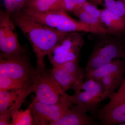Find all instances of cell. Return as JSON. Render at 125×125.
I'll return each mask as SVG.
<instances>
[{"label": "cell", "instance_id": "6da1fadb", "mask_svg": "<svg viewBox=\"0 0 125 125\" xmlns=\"http://www.w3.org/2000/svg\"><path fill=\"white\" fill-rule=\"evenodd\" d=\"M17 26L32 47L37 61L36 68H45L44 58L58 43L70 33L57 31L38 22L23 12L15 18Z\"/></svg>", "mask_w": 125, "mask_h": 125}, {"label": "cell", "instance_id": "7a4b0ae2", "mask_svg": "<svg viewBox=\"0 0 125 125\" xmlns=\"http://www.w3.org/2000/svg\"><path fill=\"white\" fill-rule=\"evenodd\" d=\"M101 34L94 43L85 67L84 72L96 69L115 59H125L124 42L116 37Z\"/></svg>", "mask_w": 125, "mask_h": 125}, {"label": "cell", "instance_id": "3957f363", "mask_svg": "<svg viewBox=\"0 0 125 125\" xmlns=\"http://www.w3.org/2000/svg\"><path fill=\"white\" fill-rule=\"evenodd\" d=\"M22 10L24 14L37 22L60 32H84L92 33L96 32L95 28L74 19L62 10L39 13L24 9Z\"/></svg>", "mask_w": 125, "mask_h": 125}, {"label": "cell", "instance_id": "277c9868", "mask_svg": "<svg viewBox=\"0 0 125 125\" xmlns=\"http://www.w3.org/2000/svg\"><path fill=\"white\" fill-rule=\"evenodd\" d=\"M73 89V95L66 94L68 99L73 104L80 105L94 117H96L101 103L109 98L101 84L92 79H85L84 82L76 85Z\"/></svg>", "mask_w": 125, "mask_h": 125}, {"label": "cell", "instance_id": "5b68a950", "mask_svg": "<svg viewBox=\"0 0 125 125\" xmlns=\"http://www.w3.org/2000/svg\"><path fill=\"white\" fill-rule=\"evenodd\" d=\"M64 92L61 102L54 104H47L34 99L29 108L33 118V125H52L64 116L73 104Z\"/></svg>", "mask_w": 125, "mask_h": 125}, {"label": "cell", "instance_id": "8992f818", "mask_svg": "<svg viewBox=\"0 0 125 125\" xmlns=\"http://www.w3.org/2000/svg\"><path fill=\"white\" fill-rule=\"evenodd\" d=\"M36 85L35 99L47 104H54L61 102L64 92L54 79L52 69L36 67L34 77Z\"/></svg>", "mask_w": 125, "mask_h": 125}, {"label": "cell", "instance_id": "52a82bcc", "mask_svg": "<svg viewBox=\"0 0 125 125\" xmlns=\"http://www.w3.org/2000/svg\"><path fill=\"white\" fill-rule=\"evenodd\" d=\"M36 68L25 54L12 57L0 56V75L7 76L28 84L34 83Z\"/></svg>", "mask_w": 125, "mask_h": 125}, {"label": "cell", "instance_id": "ba28073f", "mask_svg": "<svg viewBox=\"0 0 125 125\" xmlns=\"http://www.w3.org/2000/svg\"><path fill=\"white\" fill-rule=\"evenodd\" d=\"M84 42L78 32L70 33L48 54L53 67L78 59Z\"/></svg>", "mask_w": 125, "mask_h": 125}, {"label": "cell", "instance_id": "9c48e42d", "mask_svg": "<svg viewBox=\"0 0 125 125\" xmlns=\"http://www.w3.org/2000/svg\"><path fill=\"white\" fill-rule=\"evenodd\" d=\"M0 56L12 57L25 54L21 45L13 23L7 12H0Z\"/></svg>", "mask_w": 125, "mask_h": 125}, {"label": "cell", "instance_id": "30bf717a", "mask_svg": "<svg viewBox=\"0 0 125 125\" xmlns=\"http://www.w3.org/2000/svg\"><path fill=\"white\" fill-rule=\"evenodd\" d=\"M52 73L64 92L73 89L85 78L84 71L80 66L78 59L53 67Z\"/></svg>", "mask_w": 125, "mask_h": 125}, {"label": "cell", "instance_id": "8fae6325", "mask_svg": "<svg viewBox=\"0 0 125 125\" xmlns=\"http://www.w3.org/2000/svg\"><path fill=\"white\" fill-rule=\"evenodd\" d=\"M35 89L36 85L33 84L19 89L0 90V113L6 111L11 116Z\"/></svg>", "mask_w": 125, "mask_h": 125}, {"label": "cell", "instance_id": "7c38bea8", "mask_svg": "<svg viewBox=\"0 0 125 125\" xmlns=\"http://www.w3.org/2000/svg\"><path fill=\"white\" fill-rule=\"evenodd\" d=\"M87 112L80 105L75 104L67 111L60 119L52 125H100L93 116H89Z\"/></svg>", "mask_w": 125, "mask_h": 125}, {"label": "cell", "instance_id": "4fadbf2b", "mask_svg": "<svg viewBox=\"0 0 125 125\" xmlns=\"http://www.w3.org/2000/svg\"><path fill=\"white\" fill-rule=\"evenodd\" d=\"M96 117L101 125H120L125 122V102L108 108L99 109Z\"/></svg>", "mask_w": 125, "mask_h": 125}, {"label": "cell", "instance_id": "5bb4252c", "mask_svg": "<svg viewBox=\"0 0 125 125\" xmlns=\"http://www.w3.org/2000/svg\"><path fill=\"white\" fill-rule=\"evenodd\" d=\"M125 66V59H115L96 69L84 72L85 78L98 81L107 75L124 71Z\"/></svg>", "mask_w": 125, "mask_h": 125}, {"label": "cell", "instance_id": "9a60e30c", "mask_svg": "<svg viewBox=\"0 0 125 125\" xmlns=\"http://www.w3.org/2000/svg\"><path fill=\"white\" fill-rule=\"evenodd\" d=\"M101 19L109 34L117 36L125 33V18L105 8L101 10Z\"/></svg>", "mask_w": 125, "mask_h": 125}, {"label": "cell", "instance_id": "2e32d148", "mask_svg": "<svg viewBox=\"0 0 125 125\" xmlns=\"http://www.w3.org/2000/svg\"><path fill=\"white\" fill-rule=\"evenodd\" d=\"M62 1V0H26L23 9L39 13L59 10Z\"/></svg>", "mask_w": 125, "mask_h": 125}, {"label": "cell", "instance_id": "e0dca14e", "mask_svg": "<svg viewBox=\"0 0 125 125\" xmlns=\"http://www.w3.org/2000/svg\"><path fill=\"white\" fill-rule=\"evenodd\" d=\"M124 73L125 71L109 75L98 81L101 84L104 92L109 96V99L120 86L123 81Z\"/></svg>", "mask_w": 125, "mask_h": 125}, {"label": "cell", "instance_id": "ac0fdd59", "mask_svg": "<svg viewBox=\"0 0 125 125\" xmlns=\"http://www.w3.org/2000/svg\"><path fill=\"white\" fill-rule=\"evenodd\" d=\"M73 13L82 22L98 30L102 34H109V31L101 20L87 13L83 9H78Z\"/></svg>", "mask_w": 125, "mask_h": 125}, {"label": "cell", "instance_id": "d6986e66", "mask_svg": "<svg viewBox=\"0 0 125 125\" xmlns=\"http://www.w3.org/2000/svg\"><path fill=\"white\" fill-rule=\"evenodd\" d=\"M11 125H33V118L29 108L24 111H16L11 115Z\"/></svg>", "mask_w": 125, "mask_h": 125}, {"label": "cell", "instance_id": "ffe728a7", "mask_svg": "<svg viewBox=\"0 0 125 125\" xmlns=\"http://www.w3.org/2000/svg\"><path fill=\"white\" fill-rule=\"evenodd\" d=\"M32 85H28L10 77L0 75V90L19 89Z\"/></svg>", "mask_w": 125, "mask_h": 125}, {"label": "cell", "instance_id": "44dd1931", "mask_svg": "<svg viewBox=\"0 0 125 125\" xmlns=\"http://www.w3.org/2000/svg\"><path fill=\"white\" fill-rule=\"evenodd\" d=\"M110 101L103 107L108 108L125 102V66L124 78L117 92H115L109 98Z\"/></svg>", "mask_w": 125, "mask_h": 125}, {"label": "cell", "instance_id": "7402d4cb", "mask_svg": "<svg viewBox=\"0 0 125 125\" xmlns=\"http://www.w3.org/2000/svg\"><path fill=\"white\" fill-rule=\"evenodd\" d=\"M92 0H62L59 7V10L73 13L81 9L87 2H91Z\"/></svg>", "mask_w": 125, "mask_h": 125}, {"label": "cell", "instance_id": "603a6c76", "mask_svg": "<svg viewBox=\"0 0 125 125\" xmlns=\"http://www.w3.org/2000/svg\"><path fill=\"white\" fill-rule=\"evenodd\" d=\"M105 8L117 15L125 18V5L122 0H104Z\"/></svg>", "mask_w": 125, "mask_h": 125}, {"label": "cell", "instance_id": "cb8c5ba5", "mask_svg": "<svg viewBox=\"0 0 125 125\" xmlns=\"http://www.w3.org/2000/svg\"><path fill=\"white\" fill-rule=\"evenodd\" d=\"M26 0H3L6 11L9 14L19 12L24 7Z\"/></svg>", "mask_w": 125, "mask_h": 125}, {"label": "cell", "instance_id": "d4e9b609", "mask_svg": "<svg viewBox=\"0 0 125 125\" xmlns=\"http://www.w3.org/2000/svg\"><path fill=\"white\" fill-rule=\"evenodd\" d=\"M96 5L93 2L87 1L81 8L87 13L101 20V10H99Z\"/></svg>", "mask_w": 125, "mask_h": 125}, {"label": "cell", "instance_id": "484cf974", "mask_svg": "<svg viewBox=\"0 0 125 125\" xmlns=\"http://www.w3.org/2000/svg\"><path fill=\"white\" fill-rule=\"evenodd\" d=\"M96 0V4L102 5V2L103 1H104V0Z\"/></svg>", "mask_w": 125, "mask_h": 125}, {"label": "cell", "instance_id": "4316f807", "mask_svg": "<svg viewBox=\"0 0 125 125\" xmlns=\"http://www.w3.org/2000/svg\"><path fill=\"white\" fill-rule=\"evenodd\" d=\"M119 125H125V122H124V123H121V124H120Z\"/></svg>", "mask_w": 125, "mask_h": 125}, {"label": "cell", "instance_id": "83f0119b", "mask_svg": "<svg viewBox=\"0 0 125 125\" xmlns=\"http://www.w3.org/2000/svg\"><path fill=\"white\" fill-rule=\"evenodd\" d=\"M125 5V0H122Z\"/></svg>", "mask_w": 125, "mask_h": 125}, {"label": "cell", "instance_id": "f1b7e54d", "mask_svg": "<svg viewBox=\"0 0 125 125\" xmlns=\"http://www.w3.org/2000/svg\"><path fill=\"white\" fill-rule=\"evenodd\" d=\"M124 44H125V42H124Z\"/></svg>", "mask_w": 125, "mask_h": 125}, {"label": "cell", "instance_id": "f546056e", "mask_svg": "<svg viewBox=\"0 0 125 125\" xmlns=\"http://www.w3.org/2000/svg\"></svg>", "mask_w": 125, "mask_h": 125}]
</instances>
